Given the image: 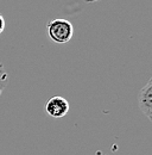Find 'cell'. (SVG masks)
Masks as SVG:
<instances>
[{"label":"cell","mask_w":152,"mask_h":155,"mask_svg":"<svg viewBox=\"0 0 152 155\" xmlns=\"http://www.w3.org/2000/svg\"><path fill=\"white\" fill-rule=\"evenodd\" d=\"M7 85H8V74L5 71L2 63L0 62V96L2 94V92L5 91Z\"/></svg>","instance_id":"277c9868"},{"label":"cell","mask_w":152,"mask_h":155,"mask_svg":"<svg viewBox=\"0 0 152 155\" xmlns=\"http://www.w3.org/2000/svg\"><path fill=\"white\" fill-rule=\"evenodd\" d=\"M6 29V21H5V18L2 17V15L0 13V35L5 31Z\"/></svg>","instance_id":"5b68a950"},{"label":"cell","mask_w":152,"mask_h":155,"mask_svg":"<svg viewBox=\"0 0 152 155\" xmlns=\"http://www.w3.org/2000/svg\"><path fill=\"white\" fill-rule=\"evenodd\" d=\"M138 106L139 110L147 117V119L152 122V78H150L147 84L139 92Z\"/></svg>","instance_id":"3957f363"},{"label":"cell","mask_w":152,"mask_h":155,"mask_svg":"<svg viewBox=\"0 0 152 155\" xmlns=\"http://www.w3.org/2000/svg\"><path fill=\"white\" fill-rule=\"evenodd\" d=\"M48 36L57 44H65L74 36V26L71 21L64 18L50 20L46 25Z\"/></svg>","instance_id":"6da1fadb"},{"label":"cell","mask_w":152,"mask_h":155,"mask_svg":"<svg viewBox=\"0 0 152 155\" xmlns=\"http://www.w3.org/2000/svg\"><path fill=\"white\" fill-rule=\"evenodd\" d=\"M69 103L65 98L59 97V96H55V97L50 98L46 104H45V112L48 116H50L51 118L55 119H59L63 118L64 116H67V114L69 112Z\"/></svg>","instance_id":"7a4b0ae2"}]
</instances>
